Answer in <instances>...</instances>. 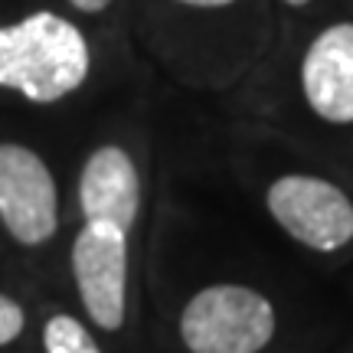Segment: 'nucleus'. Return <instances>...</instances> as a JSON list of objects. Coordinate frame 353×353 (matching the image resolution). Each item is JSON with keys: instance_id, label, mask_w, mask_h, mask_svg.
Returning <instances> with one entry per match:
<instances>
[{"instance_id": "nucleus-1", "label": "nucleus", "mask_w": 353, "mask_h": 353, "mask_svg": "<svg viewBox=\"0 0 353 353\" xmlns=\"http://www.w3.org/2000/svg\"><path fill=\"white\" fill-rule=\"evenodd\" d=\"M88 43L76 23L50 10L0 26V85L50 105L72 95L88 76Z\"/></svg>"}, {"instance_id": "nucleus-2", "label": "nucleus", "mask_w": 353, "mask_h": 353, "mask_svg": "<svg viewBox=\"0 0 353 353\" xmlns=\"http://www.w3.org/2000/svg\"><path fill=\"white\" fill-rule=\"evenodd\" d=\"M272 337L275 307L245 285H210L180 314V341L190 353H259Z\"/></svg>"}, {"instance_id": "nucleus-3", "label": "nucleus", "mask_w": 353, "mask_h": 353, "mask_svg": "<svg viewBox=\"0 0 353 353\" xmlns=\"http://www.w3.org/2000/svg\"><path fill=\"white\" fill-rule=\"evenodd\" d=\"M268 213L314 252H337L353 239V203L341 187L311 174H285L265 193Z\"/></svg>"}, {"instance_id": "nucleus-4", "label": "nucleus", "mask_w": 353, "mask_h": 353, "mask_svg": "<svg viewBox=\"0 0 353 353\" xmlns=\"http://www.w3.org/2000/svg\"><path fill=\"white\" fill-rule=\"evenodd\" d=\"M0 223L20 245H43L59 229L52 170L26 144H0Z\"/></svg>"}, {"instance_id": "nucleus-5", "label": "nucleus", "mask_w": 353, "mask_h": 353, "mask_svg": "<svg viewBox=\"0 0 353 353\" xmlns=\"http://www.w3.org/2000/svg\"><path fill=\"white\" fill-rule=\"evenodd\" d=\"M72 278L88 321L121 330L128 311V232L108 223H85L72 239Z\"/></svg>"}, {"instance_id": "nucleus-6", "label": "nucleus", "mask_w": 353, "mask_h": 353, "mask_svg": "<svg viewBox=\"0 0 353 353\" xmlns=\"http://www.w3.org/2000/svg\"><path fill=\"white\" fill-rule=\"evenodd\" d=\"M301 88L317 118L353 125V23H334L314 37L301 63Z\"/></svg>"}, {"instance_id": "nucleus-7", "label": "nucleus", "mask_w": 353, "mask_h": 353, "mask_svg": "<svg viewBox=\"0 0 353 353\" xmlns=\"http://www.w3.org/2000/svg\"><path fill=\"white\" fill-rule=\"evenodd\" d=\"M79 206L85 223H108L131 232L141 210V180L131 154L118 144H105L88 154L79 176Z\"/></svg>"}, {"instance_id": "nucleus-8", "label": "nucleus", "mask_w": 353, "mask_h": 353, "mask_svg": "<svg viewBox=\"0 0 353 353\" xmlns=\"http://www.w3.org/2000/svg\"><path fill=\"white\" fill-rule=\"evenodd\" d=\"M43 353H101V347L79 317L52 314L43 324Z\"/></svg>"}, {"instance_id": "nucleus-9", "label": "nucleus", "mask_w": 353, "mask_h": 353, "mask_svg": "<svg viewBox=\"0 0 353 353\" xmlns=\"http://www.w3.org/2000/svg\"><path fill=\"white\" fill-rule=\"evenodd\" d=\"M26 327V311L10 294H0V347H10Z\"/></svg>"}, {"instance_id": "nucleus-10", "label": "nucleus", "mask_w": 353, "mask_h": 353, "mask_svg": "<svg viewBox=\"0 0 353 353\" xmlns=\"http://www.w3.org/2000/svg\"><path fill=\"white\" fill-rule=\"evenodd\" d=\"M76 10H82V13H101V10H108L114 0H69Z\"/></svg>"}, {"instance_id": "nucleus-11", "label": "nucleus", "mask_w": 353, "mask_h": 353, "mask_svg": "<svg viewBox=\"0 0 353 353\" xmlns=\"http://www.w3.org/2000/svg\"><path fill=\"white\" fill-rule=\"evenodd\" d=\"M176 3H187V7H203V10H213V7H229L236 0H176Z\"/></svg>"}, {"instance_id": "nucleus-12", "label": "nucleus", "mask_w": 353, "mask_h": 353, "mask_svg": "<svg viewBox=\"0 0 353 353\" xmlns=\"http://www.w3.org/2000/svg\"><path fill=\"white\" fill-rule=\"evenodd\" d=\"M285 3H291V7H304V3H311V0H285Z\"/></svg>"}]
</instances>
